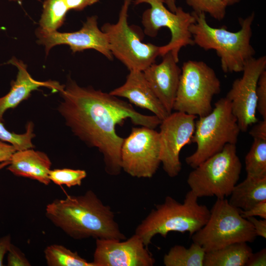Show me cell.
<instances>
[{
	"mask_svg": "<svg viewBox=\"0 0 266 266\" xmlns=\"http://www.w3.org/2000/svg\"><path fill=\"white\" fill-rule=\"evenodd\" d=\"M62 101L58 110L75 135L102 153L109 175L121 173V149L124 138L116 132L130 119L135 125L155 129L161 123L155 115L136 111L131 103L92 87H81L68 78L60 91Z\"/></svg>",
	"mask_w": 266,
	"mask_h": 266,
	"instance_id": "cell-1",
	"label": "cell"
},
{
	"mask_svg": "<svg viewBox=\"0 0 266 266\" xmlns=\"http://www.w3.org/2000/svg\"><path fill=\"white\" fill-rule=\"evenodd\" d=\"M45 215L56 227L75 239L89 237L123 240L110 207L92 190L80 196H67L48 204Z\"/></svg>",
	"mask_w": 266,
	"mask_h": 266,
	"instance_id": "cell-2",
	"label": "cell"
},
{
	"mask_svg": "<svg viewBox=\"0 0 266 266\" xmlns=\"http://www.w3.org/2000/svg\"><path fill=\"white\" fill-rule=\"evenodd\" d=\"M196 21L189 27L195 45L205 50H214L225 73L242 72L246 63L255 54L251 44L255 13L239 18L240 29L228 31L225 27L216 28L208 24L205 14L192 12Z\"/></svg>",
	"mask_w": 266,
	"mask_h": 266,
	"instance_id": "cell-3",
	"label": "cell"
},
{
	"mask_svg": "<svg viewBox=\"0 0 266 266\" xmlns=\"http://www.w3.org/2000/svg\"><path fill=\"white\" fill-rule=\"evenodd\" d=\"M190 190L183 203L166 196L163 203L155 205L136 227L135 233L147 247L153 237L160 234L166 237L170 232L189 233L190 236L201 229L207 221L210 210L198 202Z\"/></svg>",
	"mask_w": 266,
	"mask_h": 266,
	"instance_id": "cell-4",
	"label": "cell"
},
{
	"mask_svg": "<svg viewBox=\"0 0 266 266\" xmlns=\"http://www.w3.org/2000/svg\"><path fill=\"white\" fill-rule=\"evenodd\" d=\"M240 132L230 101L226 97L219 99L210 113L196 120L192 142L197 148L186 158V163L193 168L197 167L227 144H236Z\"/></svg>",
	"mask_w": 266,
	"mask_h": 266,
	"instance_id": "cell-5",
	"label": "cell"
},
{
	"mask_svg": "<svg viewBox=\"0 0 266 266\" xmlns=\"http://www.w3.org/2000/svg\"><path fill=\"white\" fill-rule=\"evenodd\" d=\"M242 164L236 144H228L218 153L193 168L187 182L198 198L229 196L239 180Z\"/></svg>",
	"mask_w": 266,
	"mask_h": 266,
	"instance_id": "cell-6",
	"label": "cell"
},
{
	"mask_svg": "<svg viewBox=\"0 0 266 266\" xmlns=\"http://www.w3.org/2000/svg\"><path fill=\"white\" fill-rule=\"evenodd\" d=\"M257 236L251 223L225 198L217 199L205 224L191 236L205 252L234 243L252 242Z\"/></svg>",
	"mask_w": 266,
	"mask_h": 266,
	"instance_id": "cell-7",
	"label": "cell"
},
{
	"mask_svg": "<svg viewBox=\"0 0 266 266\" xmlns=\"http://www.w3.org/2000/svg\"><path fill=\"white\" fill-rule=\"evenodd\" d=\"M221 82L214 69L201 61L183 63L173 110L199 117L210 113Z\"/></svg>",
	"mask_w": 266,
	"mask_h": 266,
	"instance_id": "cell-8",
	"label": "cell"
},
{
	"mask_svg": "<svg viewBox=\"0 0 266 266\" xmlns=\"http://www.w3.org/2000/svg\"><path fill=\"white\" fill-rule=\"evenodd\" d=\"M131 2L132 0H124L117 22L106 23L101 30L107 36L113 56L129 71H143L161 56L162 46L142 42L138 33L129 25L128 11Z\"/></svg>",
	"mask_w": 266,
	"mask_h": 266,
	"instance_id": "cell-9",
	"label": "cell"
},
{
	"mask_svg": "<svg viewBox=\"0 0 266 266\" xmlns=\"http://www.w3.org/2000/svg\"><path fill=\"white\" fill-rule=\"evenodd\" d=\"M166 0H134L135 5L147 3L150 8L146 9L142 16V24L144 33L151 37L158 34L160 29L168 28L171 33L169 42L162 47V56L170 52L175 60L179 61L180 49L188 45H194L190 26L196 21L192 13L185 11L177 7L175 12L167 9L164 4Z\"/></svg>",
	"mask_w": 266,
	"mask_h": 266,
	"instance_id": "cell-10",
	"label": "cell"
},
{
	"mask_svg": "<svg viewBox=\"0 0 266 266\" xmlns=\"http://www.w3.org/2000/svg\"><path fill=\"white\" fill-rule=\"evenodd\" d=\"M160 154L159 132L146 127L133 128L122 145V169L132 177L151 178L161 164Z\"/></svg>",
	"mask_w": 266,
	"mask_h": 266,
	"instance_id": "cell-11",
	"label": "cell"
},
{
	"mask_svg": "<svg viewBox=\"0 0 266 266\" xmlns=\"http://www.w3.org/2000/svg\"><path fill=\"white\" fill-rule=\"evenodd\" d=\"M266 69V56L250 59L243 69L241 77L233 82L226 96L241 132H246L250 125L258 122L256 89L259 77Z\"/></svg>",
	"mask_w": 266,
	"mask_h": 266,
	"instance_id": "cell-12",
	"label": "cell"
},
{
	"mask_svg": "<svg viewBox=\"0 0 266 266\" xmlns=\"http://www.w3.org/2000/svg\"><path fill=\"white\" fill-rule=\"evenodd\" d=\"M197 116L184 112L171 113L160 124V161L170 177L177 176L182 168L179 154L192 142Z\"/></svg>",
	"mask_w": 266,
	"mask_h": 266,
	"instance_id": "cell-13",
	"label": "cell"
},
{
	"mask_svg": "<svg viewBox=\"0 0 266 266\" xmlns=\"http://www.w3.org/2000/svg\"><path fill=\"white\" fill-rule=\"evenodd\" d=\"M98 18L95 15L88 17L82 27L74 32H48L39 27L35 31L37 43L45 47L46 55L52 47L65 44L69 46L73 53L94 49L112 60L113 56L110 50L107 36L99 29Z\"/></svg>",
	"mask_w": 266,
	"mask_h": 266,
	"instance_id": "cell-14",
	"label": "cell"
},
{
	"mask_svg": "<svg viewBox=\"0 0 266 266\" xmlns=\"http://www.w3.org/2000/svg\"><path fill=\"white\" fill-rule=\"evenodd\" d=\"M155 260L141 238L134 233L128 239L97 238L94 266H152Z\"/></svg>",
	"mask_w": 266,
	"mask_h": 266,
	"instance_id": "cell-15",
	"label": "cell"
},
{
	"mask_svg": "<svg viewBox=\"0 0 266 266\" xmlns=\"http://www.w3.org/2000/svg\"><path fill=\"white\" fill-rule=\"evenodd\" d=\"M162 58L161 63H154L142 72L157 98L170 114L176 99L181 68L170 51Z\"/></svg>",
	"mask_w": 266,
	"mask_h": 266,
	"instance_id": "cell-16",
	"label": "cell"
},
{
	"mask_svg": "<svg viewBox=\"0 0 266 266\" xmlns=\"http://www.w3.org/2000/svg\"><path fill=\"white\" fill-rule=\"evenodd\" d=\"M109 93L125 98L130 103L150 110L162 121L169 115L153 92L142 71H130L125 83Z\"/></svg>",
	"mask_w": 266,
	"mask_h": 266,
	"instance_id": "cell-17",
	"label": "cell"
},
{
	"mask_svg": "<svg viewBox=\"0 0 266 266\" xmlns=\"http://www.w3.org/2000/svg\"><path fill=\"white\" fill-rule=\"evenodd\" d=\"M7 63L15 66L18 69V73L10 91L5 96L0 98V122L6 110L15 107L21 101L28 99L33 91L41 87H45L53 92H60L64 87L65 85H62L57 81L34 80L28 72L27 65L15 57L12 58Z\"/></svg>",
	"mask_w": 266,
	"mask_h": 266,
	"instance_id": "cell-18",
	"label": "cell"
},
{
	"mask_svg": "<svg viewBox=\"0 0 266 266\" xmlns=\"http://www.w3.org/2000/svg\"><path fill=\"white\" fill-rule=\"evenodd\" d=\"M7 169L15 175L29 178L48 185L51 162L44 153L32 148L16 151L12 156Z\"/></svg>",
	"mask_w": 266,
	"mask_h": 266,
	"instance_id": "cell-19",
	"label": "cell"
},
{
	"mask_svg": "<svg viewBox=\"0 0 266 266\" xmlns=\"http://www.w3.org/2000/svg\"><path fill=\"white\" fill-rule=\"evenodd\" d=\"M228 200L232 206L246 210L257 203L266 201V177L247 176L241 182L234 187Z\"/></svg>",
	"mask_w": 266,
	"mask_h": 266,
	"instance_id": "cell-20",
	"label": "cell"
},
{
	"mask_svg": "<svg viewBox=\"0 0 266 266\" xmlns=\"http://www.w3.org/2000/svg\"><path fill=\"white\" fill-rule=\"evenodd\" d=\"M253 253L247 242H237L205 252L203 266H245Z\"/></svg>",
	"mask_w": 266,
	"mask_h": 266,
	"instance_id": "cell-21",
	"label": "cell"
},
{
	"mask_svg": "<svg viewBox=\"0 0 266 266\" xmlns=\"http://www.w3.org/2000/svg\"><path fill=\"white\" fill-rule=\"evenodd\" d=\"M205 254L204 249L194 242L188 248L175 245L165 255L163 262L166 266H203Z\"/></svg>",
	"mask_w": 266,
	"mask_h": 266,
	"instance_id": "cell-22",
	"label": "cell"
},
{
	"mask_svg": "<svg viewBox=\"0 0 266 266\" xmlns=\"http://www.w3.org/2000/svg\"><path fill=\"white\" fill-rule=\"evenodd\" d=\"M68 10L64 0H45L39 28L48 32L57 31L64 24Z\"/></svg>",
	"mask_w": 266,
	"mask_h": 266,
	"instance_id": "cell-23",
	"label": "cell"
},
{
	"mask_svg": "<svg viewBox=\"0 0 266 266\" xmlns=\"http://www.w3.org/2000/svg\"><path fill=\"white\" fill-rule=\"evenodd\" d=\"M46 263L49 266H94L80 257L77 252H73L59 244H52L44 251Z\"/></svg>",
	"mask_w": 266,
	"mask_h": 266,
	"instance_id": "cell-24",
	"label": "cell"
},
{
	"mask_svg": "<svg viewBox=\"0 0 266 266\" xmlns=\"http://www.w3.org/2000/svg\"><path fill=\"white\" fill-rule=\"evenodd\" d=\"M245 165L247 176L266 177V138H254L245 156Z\"/></svg>",
	"mask_w": 266,
	"mask_h": 266,
	"instance_id": "cell-25",
	"label": "cell"
},
{
	"mask_svg": "<svg viewBox=\"0 0 266 266\" xmlns=\"http://www.w3.org/2000/svg\"><path fill=\"white\" fill-rule=\"evenodd\" d=\"M34 136L33 124L32 122L28 123L24 133L16 134L7 131L0 121V140L10 143L16 151L33 148V145L32 140Z\"/></svg>",
	"mask_w": 266,
	"mask_h": 266,
	"instance_id": "cell-26",
	"label": "cell"
},
{
	"mask_svg": "<svg viewBox=\"0 0 266 266\" xmlns=\"http://www.w3.org/2000/svg\"><path fill=\"white\" fill-rule=\"evenodd\" d=\"M187 4L195 13L209 14L215 20L224 19L226 14L227 6L222 0H185Z\"/></svg>",
	"mask_w": 266,
	"mask_h": 266,
	"instance_id": "cell-27",
	"label": "cell"
},
{
	"mask_svg": "<svg viewBox=\"0 0 266 266\" xmlns=\"http://www.w3.org/2000/svg\"><path fill=\"white\" fill-rule=\"evenodd\" d=\"M86 176L87 173L84 170L70 168L50 170L49 174L50 181L57 185H65L69 188L80 186Z\"/></svg>",
	"mask_w": 266,
	"mask_h": 266,
	"instance_id": "cell-28",
	"label": "cell"
},
{
	"mask_svg": "<svg viewBox=\"0 0 266 266\" xmlns=\"http://www.w3.org/2000/svg\"><path fill=\"white\" fill-rule=\"evenodd\" d=\"M257 109L262 116L266 119V70L261 74L256 89Z\"/></svg>",
	"mask_w": 266,
	"mask_h": 266,
	"instance_id": "cell-29",
	"label": "cell"
},
{
	"mask_svg": "<svg viewBox=\"0 0 266 266\" xmlns=\"http://www.w3.org/2000/svg\"><path fill=\"white\" fill-rule=\"evenodd\" d=\"M7 253V266H29L31 265L24 254L13 244H11Z\"/></svg>",
	"mask_w": 266,
	"mask_h": 266,
	"instance_id": "cell-30",
	"label": "cell"
},
{
	"mask_svg": "<svg viewBox=\"0 0 266 266\" xmlns=\"http://www.w3.org/2000/svg\"><path fill=\"white\" fill-rule=\"evenodd\" d=\"M239 210L240 215L244 218L259 216L266 219V201L259 202L246 210Z\"/></svg>",
	"mask_w": 266,
	"mask_h": 266,
	"instance_id": "cell-31",
	"label": "cell"
},
{
	"mask_svg": "<svg viewBox=\"0 0 266 266\" xmlns=\"http://www.w3.org/2000/svg\"><path fill=\"white\" fill-rule=\"evenodd\" d=\"M266 249L263 248L260 251L251 254L245 266H266Z\"/></svg>",
	"mask_w": 266,
	"mask_h": 266,
	"instance_id": "cell-32",
	"label": "cell"
},
{
	"mask_svg": "<svg viewBox=\"0 0 266 266\" xmlns=\"http://www.w3.org/2000/svg\"><path fill=\"white\" fill-rule=\"evenodd\" d=\"M68 9L75 11H81L88 6L92 5L100 0H64Z\"/></svg>",
	"mask_w": 266,
	"mask_h": 266,
	"instance_id": "cell-33",
	"label": "cell"
},
{
	"mask_svg": "<svg viewBox=\"0 0 266 266\" xmlns=\"http://www.w3.org/2000/svg\"><path fill=\"white\" fill-rule=\"evenodd\" d=\"M252 225L257 236L266 238V219L258 220L255 217L246 218Z\"/></svg>",
	"mask_w": 266,
	"mask_h": 266,
	"instance_id": "cell-34",
	"label": "cell"
},
{
	"mask_svg": "<svg viewBox=\"0 0 266 266\" xmlns=\"http://www.w3.org/2000/svg\"><path fill=\"white\" fill-rule=\"evenodd\" d=\"M16 151L14 147L0 140V163L10 161L13 154Z\"/></svg>",
	"mask_w": 266,
	"mask_h": 266,
	"instance_id": "cell-35",
	"label": "cell"
},
{
	"mask_svg": "<svg viewBox=\"0 0 266 266\" xmlns=\"http://www.w3.org/2000/svg\"><path fill=\"white\" fill-rule=\"evenodd\" d=\"M249 133L253 138H266V119L257 123Z\"/></svg>",
	"mask_w": 266,
	"mask_h": 266,
	"instance_id": "cell-36",
	"label": "cell"
},
{
	"mask_svg": "<svg viewBox=\"0 0 266 266\" xmlns=\"http://www.w3.org/2000/svg\"><path fill=\"white\" fill-rule=\"evenodd\" d=\"M11 244V238L10 234L0 238V266H3L4 257L8 252Z\"/></svg>",
	"mask_w": 266,
	"mask_h": 266,
	"instance_id": "cell-37",
	"label": "cell"
},
{
	"mask_svg": "<svg viewBox=\"0 0 266 266\" xmlns=\"http://www.w3.org/2000/svg\"><path fill=\"white\" fill-rule=\"evenodd\" d=\"M165 3L166 4L168 9L172 12H175L177 6L176 5V0H166Z\"/></svg>",
	"mask_w": 266,
	"mask_h": 266,
	"instance_id": "cell-38",
	"label": "cell"
},
{
	"mask_svg": "<svg viewBox=\"0 0 266 266\" xmlns=\"http://www.w3.org/2000/svg\"><path fill=\"white\" fill-rule=\"evenodd\" d=\"M227 6L233 5L241 1L242 0H222Z\"/></svg>",
	"mask_w": 266,
	"mask_h": 266,
	"instance_id": "cell-39",
	"label": "cell"
},
{
	"mask_svg": "<svg viewBox=\"0 0 266 266\" xmlns=\"http://www.w3.org/2000/svg\"><path fill=\"white\" fill-rule=\"evenodd\" d=\"M10 163V161L0 163V170L3 168H4L5 166H8Z\"/></svg>",
	"mask_w": 266,
	"mask_h": 266,
	"instance_id": "cell-40",
	"label": "cell"
},
{
	"mask_svg": "<svg viewBox=\"0 0 266 266\" xmlns=\"http://www.w3.org/2000/svg\"><path fill=\"white\" fill-rule=\"evenodd\" d=\"M9 0L11 1L17 2L20 4H22V1H23V0ZM37 0L39 1L40 0Z\"/></svg>",
	"mask_w": 266,
	"mask_h": 266,
	"instance_id": "cell-41",
	"label": "cell"
}]
</instances>
